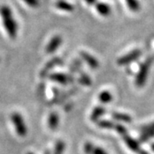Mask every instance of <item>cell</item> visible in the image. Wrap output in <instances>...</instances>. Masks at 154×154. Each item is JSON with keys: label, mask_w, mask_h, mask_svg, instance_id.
I'll return each instance as SVG.
<instances>
[{"label": "cell", "mask_w": 154, "mask_h": 154, "mask_svg": "<svg viewBox=\"0 0 154 154\" xmlns=\"http://www.w3.org/2000/svg\"><path fill=\"white\" fill-rule=\"evenodd\" d=\"M45 154H50V152H49V150H47L46 152H45Z\"/></svg>", "instance_id": "484cf974"}, {"label": "cell", "mask_w": 154, "mask_h": 154, "mask_svg": "<svg viewBox=\"0 0 154 154\" xmlns=\"http://www.w3.org/2000/svg\"><path fill=\"white\" fill-rule=\"evenodd\" d=\"M99 126L102 127V128H113L114 125L112 122L109 121H100L99 122Z\"/></svg>", "instance_id": "ffe728a7"}, {"label": "cell", "mask_w": 154, "mask_h": 154, "mask_svg": "<svg viewBox=\"0 0 154 154\" xmlns=\"http://www.w3.org/2000/svg\"><path fill=\"white\" fill-rule=\"evenodd\" d=\"M56 7L59 10L64 11H74V6L69 2L63 1V0H59L56 3Z\"/></svg>", "instance_id": "8fae6325"}, {"label": "cell", "mask_w": 154, "mask_h": 154, "mask_svg": "<svg viewBox=\"0 0 154 154\" xmlns=\"http://www.w3.org/2000/svg\"><path fill=\"white\" fill-rule=\"evenodd\" d=\"M94 148V147L91 143H87L85 145V152L87 154H93Z\"/></svg>", "instance_id": "7402d4cb"}, {"label": "cell", "mask_w": 154, "mask_h": 154, "mask_svg": "<svg viewBox=\"0 0 154 154\" xmlns=\"http://www.w3.org/2000/svg\"><path fill=\"white\" fill-rule=\"evenodd\" d=\"M99 99L100 100V102H102L104 104H107V103H109L112 100V95H111L110 92L104 91V92L99 94Z\"/></svg>", "instance_id": "9a60e30c"}, {"label": "cell", "mask_w": 154, "mask_h": 154, "mask_svg": "<svg viewBox=\"0 0 154 154\" xmlns=\"http://www.w3.org/2000/svg\"><path fill=\"white\" fill-rule=\"evenodd\" d=\"M11 119L17 134L21 137H24L28 133V128L22 116L18 112H13L11 116Z\"/></svg>", "instance_id": "7a4b0ae2"}, {"label": "cell", "mask_w": 154, "mask_h": 154, "mask_svg": "<svg viewBox=\"0 0 154 154\" xmlns=\"http://www.w3.org/2000/svg\"><path fill=\"white\" fill-rule=\"evenodd\" d=\"M88 5H94L96 3V0H84Z\"/></svg>", "instance_id": "d4e9b609"}, {"label": "cell", "mask_w": 154, "mask_h": 154, "mask_svg": "<svg viewBox=\"0 0 154 154\" xmlns=\"http://www.w3.org/2000/svg\"><path fill=\"white\" fill-rule=\"evenodd\" d=\"M93 154H107L103 149L99 148V147H94Z\"/></svg>", "instance_id": "cb8c5ba5"}, {"label": "cell", "mask_w": 154, "mask_h": 154, "mask_svg": "<svg viewBox=\"0 0 154 154\" xmlns=\"http://www.w3.org/2000/svg\"><path fill=\"white\" fill-rule=\"evenodd\" d=\"M123 138H124V140H125V142H126L127 146L131 149L133 152H138L139 154H147L145 152H142V151L140 150V146L138 145V143L134 140H133L132 138L128 136L127 134H124V135H123Z\"/></svg>", "instance_id": "52a82bcc"}, {"label": "cell", "mask_w": 154, "mask_h": 154, "mask_svg": "<svg viewBox=\"0 0 154 154\" xmlns=\"http://www.w3.org/2000/svg\"><path fill=\"white\" fill-rule=\"evenodd\" d=\"M152 151L154 152V144H152Z\"/></svg>", "instance_id": "4316f807"}, {"label": "cell", "mask_w": 154, "mask_h": 154, "mask_svg": "<svg viewBox=\"0 0 154 154\" xmlns=\"http://www.w3.org/2000/svg\"><path fill=\"white\" fill-rule=\"evenodd\" d=\"M23 1L30 7H33V8H37L39 5L38 0H23Z\"/></svg>", "instance_id": "44dd1931"}, {"label": "cell", "mask_w": 154, "mask_h": 154, "mask_svg": "<svg viewBox=\"0 0 154 154\" xmlns=\"http://www.w3.org/2000/svg\"><path fill=\"white\" fill-rule=\"evenodd\" d=\"M105 112V108L100 107V106L96 107V108L93 110L92 114H91V119H92V121H96V120H98L99 118V116H101Z\"/></svg>", "instance_id": "5bb4252c"}, {"label": "cell", "mask_w": 154, "mask_h": 154, "mask_svg": "<svg viewBox=\"0 0 154 154\" xmlns=\"http://www.w3.org/2000/svg\"><path fill=\"white\" fill-rule=\"evenodd\" d=\"M27 154H34V153H33V152H28Z\"/></svg>", "instance_id": "83f0119b"}, {"label": "cell", "mask_w": 154, "mask_h": 154, "mask_svg": "<svg viewBox=\"0 0 154 154\" xmlns=\"http://www.w3.org/2000/svg\"><path fill=\"white\" fill-rule=\"evenodd\" d=\"M50 79L51 81H54V82H57L59 84H62V85H66L68 83H70L73 81L70 76H68L64 74H61V73H55V74H51L50 75Z\"/></svg>", "instance_id": "8992f818"}, {"label": "cell", "mask_w": 154, "mask_h": 154, "mask_svg": "<svg viewBox=\"0 0 154 154\" xmlns=\"http://www.w3.org/2000/svg\"><path fill=\"white\" fill-rule=\"evenodd\" d=\"M64 150H65V143L63 140H58L56 143L54 154H63Z\"/></svg>", "instance_id": "e0dca14e"}, {"label": "cell", "mask_w": 154, "mask_h": 154, "mask_svg": "<svg viewBox=\"0 0 154 154\" xmlns=\"http://www.w3.org/2000/svg\"><path fill=\"white\" fill-rule=\"evenodd\" d=\"M80 82L83 84V85H85V86H89V85H91V79H90V77L88 76L86 74H82L81 77H80Z\"/></svg>", "instance_id": "d6986e66"}, {"label": "cell", "mask_w": 154, "mask_h": 154, "mask_svg": "<svg viewBox=\"0 0 154 154\" xmlns=\"http://www.w3.org/2000/svg\"><path fill=\"white\" fill-rule=\"evenodd\" d=\"M128 8L132 11H137L140 10V3L138 0H126Z\"/></svg>", "instance_id": "ac0fdd59"}, {"label": "cell", "mask_w": 154, "mask_h": 154, "mask_svg": "<svg viewBox=\"0 0 154 154\" xmlns=\"http://www.w3.org/2000/svg\"><path fill=\"white\" fill-rule=\"evenodd\" d=\"M59 125V116L57 112H51L48 117V127L50 129L55 130Z\"/></svg>", "instance_id": "9c48e42d"}, {"label": "cell", "mask_w": 154, "mask_h": 154, "mask_svg": "<svg viewBox=\"0 0 154 154\" xmlns=\"http://www.w3.org/2000/svg\"><path fill=\"white\" fill-rule=\"evenodd\" d=\"M152 135H154V123L147 126L145 128V130H143L142 135H141V140H146L147 139L151 138Z\"/></svg>", "instance_id": "7c38bea8"}, {"label": "cell", "mask_w": 154, "mask_h": 154, "mask_svg": "<svg viewBox=\"0 0 154 154\" xmlns=\"http://www.w3.org/2000/svg\"><path fill=\"white\" fill-rule=\"evenodd\" d=\"M62 43V38H61L59 35H56L53 38H51L50 40V42L48 43V45H46V49H45V51L47 53H53L54 51H56L57 48L59 47V45Z\"/></svg>", "instance_id": "5b68a950"}, {"label": "cell", "mask_w": 154, "mask_h": 154, "mask_svg": "<svg viewBox=\"0 0 154 154\" xmlns=\"http://www.w3.org/2000/svg\"><path fill=\"white\" fill-rule=\"evenodd\" d=\"M140 56H141V51L140 50H134L131 52L128 53L124 57H120L118 59V61H117V63L119 65H127V64H129V63H131L134 61L137 60Z\"/></svg>", "instance_id": "277c9868"}, {"label": "cell", "mask_w": 154, "mask_h": 154, "mask_svg": "<svg viewBox=\"0 0 154 154\" xmlns=\"http://www.w3.org/2000/svg\"><path fill=\"white\" fill-rule=\"evenodd\" d=\"M116 129L117 130V132L122 134V135L126 134V128L123 126H122V125H116Z\"/></svg>", "instance_id": "603a6c76"}, {"label": "cell", "mask_w": 154, "mask_h": 154, "mask_svg": "<svg viewBox=\"0 0 154 154\" xmlns=\"http://www.w3.org/2000/svg\"><path fill=\"white\" fill-rule=\"evenodd\" d=\"M152 58L148 57L140 66V69L139 70V73L136 76V80H135V83L138 87H142L143 85H145L147 75H148L149 69L152 65Z\"/></svg>", "instance_id": "3957f363"}, {"label": "cell", "mask_w": 154, "mask_h": 154, "mask_svg": "<svg viewBox=\"0 0 154 154\" xmlns=\"http://www.w3.org/2000/svg\"><path fill=\"white\" fill-rule=\"evenodd\" d=\"M60 62V60L58 59V58H54V59H52V60H51L50 62H48V63L45 66L44 69L42 70V72L40 73V76L42 75V76H45L46 74H47V72L49 71L51 69V68L52 67L56 66L57 64H58V63Z\"/></svg>", "instance_id": "4fadbf2b"}, {"label": "cell", "mask_w": 154, "mask_h": 154, "mask_svg": "<svg viewBox=\"0 0 154 154\" xmlns=\"http://www.w3.org/2000/svg\"><path fill=\"white\" fill-rule=\"evenodd\" d=\"M112 116L116 119V120H118V121H123V122H129L132 121V118L129 116L128 115H126V114H122V113H113L112 114Z\"/></svg>", "instance_id": "2e32d148"}, {"label": "cell", "mask_w": 154, "mask_h": 154, "mask_svg": "<svg viewBox=\"0 0 154 154\" xmlns=\"http://www.w3.org/2000/svg\"><path fill=\"white\" fill-rule=\"evenodd\" d=\"M96 10L103 17H107L110 13V7L105 3H98L96 5Z\"/></svg>", "instance_id": "30bf717a"}, {"label": "cell", "mask_w": 154, "mask_h": 154, "mask_svg": "<svg viewBox=\"0 0 154 154\" xmlns=\"http://www.w3.org/2000/svg\"><path fill=\"white\" fill-rule=\"evenodd\" d=\"M80 54L82 56V57L84 59V61H85L92 69H97V68L99 67V62H98V60H97L94 57H93L92 55H90L88 52H85V51H81Z\"/></svg>", "instance_id": "ba28073f"}, {"label": "cell", "mask_w": 154, "mask_h": 154, "mask_svg": "<svg viewBox=\"0 0 154 154\" xmlns=\"http://www.w3.org/2000/svg\"><path fill=\"white\" fill-rule=\"evenodd\" d=\"M0 15L3 19V23L5 28L11 38H17V24L15 19L12 17L11 10L6 5L0 7Z\"/></svg>", "instance_id": "6da1fadb"}]
</instances>
